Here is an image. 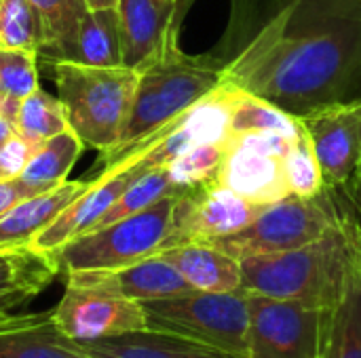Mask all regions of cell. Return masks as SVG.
Returning <instances> with one entry per match:
<instances>
[{"instance_id":"cell-4","label":"cell","mask_w":361,"mask_h":358,"mask_svg":"<svg viewBox=\"0 0 361 358\" xmlns=\"http://www.w3.org/2000/svg\"><path fill=\"white\" fill-rule=\"evenodd\" d=\"M57 87L68 129L85 143L108 152L121 137L131 110L140 72L114 65H85L74 61L44 63Z\"/></svg>"},{"instance_id":"cell-13","label":"cell","mask_w":361,"mask_h":358,"mask_svg":"<svg viewBox=\"0 0 361 358\" xmlns=\"http://www.w3.org/2000/svg\"><path fill=\"white\" fill-rule=\"evenodd\" d=\"M300 120L311 135L326 184L349 186L361 154V97L322 106Z\"/></svg>"},{"instance_id":"cell-36","label":"cell","mask_w":361,"mask_h":358,"mask_svg":"<svg viewBox=\"0 0 361 358\" xmlns=\"http://www.w3.org/2000/svg\"><path fill=\"white\" fill-rule=\"evenodd\" d=\"M351 181L355 184V190H357V205H360V213H361V154H360L357 165H355V173H353V179H351Z\"/></svg>"},{"instance_id":"cell-33","label":"cell","mask_w":361,"mask_h":358,"mask_svg":"<svg viewBox=\"0 0 361 358\" xmlns=\"http://www.w3.org/2000/svg\"><path fill=\"white\" fill-rule=\"evenodd\" d=\"M23 198H27V194L19 179H0V215Z\"/></svg>"},{"instance_id":"cell-35","label":"cell","mask_w":361,"mask_h":358,"mask_svg":"<svg viewBox=\"0 0 361 358\" xmlns=\"http://www.w3.org/2000/svg\"><path fill=\"white\" fill-rule=\"evenodd\" d=\"M85 2L91 11H95V8H114L118 0H85Z\"/></svg>"},{"instance_id":"cell-8","label":"cell","mask_w":361,"mask_h":358,"mask_svg":"<svg viewBox=\"0 0 361 358\" xmlns=\"http://www.w3.org/2000/svg\"><path fill=\"white\" fill-rule=\"evenodd\" d=\"M298 135L279 131L231 135L216 181L260 207L290 196L286 156Z\"/></svg>"},{"instance_id":"cell-30","label":"cell","mask_w":361,"mask_h":358,"mask_svg":"<svg viewBox=\"0 0 361 358\" xmlns=\"http://www.w3.org/2000/svg\"><path fill=\"white\" fill-rule=\"evenodd\" d=\"M176 192H184L176 186V181L171 179L169 169L163 167H154L150 171H146L144 175H140L123 194L121 198L110 207V211L97 222L95 228L112 224L116 219H123L127 215H133L137 211H144L148 207H152L154 203H159L165 196H171Z\"/></svg>"},{"instance_id":"cell-26","label":"cell","mask_w":361,"mask_h":358,"mask_svg":"<svg viewBox=\"0 0 361 358\" xmlns=\"http://www.w3.org/2000/svg\"><path fill=\"white\" fill-rule=\"evenodd\" d=\"M36 53L0 49V114L15 122L19 103L38 89Z\"/></svg>"},{"instance_id":"cell-16","label":"cell","mask_w":361,"mask_h":358,"mask_svg":"<svg viewBox=\"0 0 361 358\" xmlns=\"http://www.w3.org/2000/svg\"><path fill=\"white\" fill-rule=\"evenodd\" d=\"M116 13L123 65L137 72L159 57L171 34L180 30L182 21L180 0H118Z\"/></svg>"},{"instance_id":"cell-5","label":"cell","mask_w":361,"mask_h":358,"mask_svg":"<svg viewBox=\"0 0 361 358\" xmlns=\"http://www.w3.org/2000/svg\"><path fill=\"white\" fill-rule=\"evenodd\" d=\"M178 198L180 192L161 198L144 211L72 238L51 253L59 274L116 270L159 255L173 230Z\"/></svg>"},{"instance_id":"cell-12","label":"cell","mask_w":361,"mask_h":358,"mask_svg":"<svg viewBox=\"0 0 361 358\" xmlns=\"http://www.w3.org/2000/svg\"><path fill=\"white\" fill-rule=\"evenodd\" d=\"M53 310L57 327L76 342H93L148 329L140 302L99 289L66 287Z\"/></svg>"},{"instance_id":"cell-22","label":"cell","mask_w":361,"mask_h":358,"mask_svg":"<svg viewBox=\"0 0 361 358\" xmlns=\"http://www.w3.org/2000/svg\"><path fill=\"white\" fill-rule=\"evenodd\" d=\"M85 143L74 131L66 129L34 148L23 173L17 177L27 196L47 192L63 184L80 158Z\"/></svg>"},{"instance_id":"cell-31","label":"cell","mask_w":361,"mask_h":358,"mask_svg":"<svg viewBox=\"0 0 361 358\" xmlns=\"http://www.w3.org/2000/svg\"><path fill=\"white\" fill-rule=\"evenodd\" d=\"M286 181L290 194L313 198L326 192L328 184L307 129L296 137L286 156Z\"/></svg>"},{"instance_id":"cell-27","label":"cell","mask_w":361,"mask_h":358,"mask_svg":"<svg viewBox=\"0 0 361 358\" xmlns=\"http://www.w3.org/2000/svg\"><path fill=\"white\" fill-rule=\"evenodd\" d=\"M13 124L15 133L32 146H40L42 141L68 129L66 112L59 97L49 95L40 87L19 103Z\"/></svg>"},{"instance_id":"cell-28","label":"cell","mask_w":361,"mask_h":358,"mask_svg":"<svg viewBox=\"0 0 361 358\" xmlns=\"http://www.w3.org/2000/svg\"><path fill=\"white\" fill-rule=\"evenodd\" d=\"M44 46V23L30 0H0V49L40 53Z\"/></svg>"},{"instance_id":"cell-1","label":"cell","mask_w":361,"mask_h":358,"mask_svg":"<svg viewBox=\"0 0 361 358\" xmlns=\"http://www.w3.org/2000/svg\"><path fill=\"white\" fill-rule=\"evenodd\" d=\"M361 76V0H290L222 65V82L296 116L345 99Z\"/></svg>"},{"instance_id":"cell-25","label":"cell","mask_w":361,"mask_h":358,"mask_svg":"<svg viewBox=\"0 0 361 358\" xmlns=\"http://www.w3.org/2000/svg\"><path fill=\"white\" fill-rule=\"evenodd\" d=\"M68 61L85 63V65H102V68L123 65L116 6L89 11L80 27L78 42Z\"/></svg>"},{"instance_id":"cell-19","label":"cell","mask_w":361,"mask_h":358,"mask_svg":"<svg viewBox=\"0 0 361 358\" xmlns=\"http://www.w3.org/2000/svg\"><path fill=\"white\" fill-rule=\"evenodd\" d=\"M78 346L91 358H241L154 329H142L93 342H78Z\"/></svg>"},{"instance_id":"cell-29","label":"cell","mask_w":361,"mask_h":358,"mask_svg":"<svg viewBox=\"0 0 361 358\" xmlns=\"http://www.w3.org/2000/svg\"><path fill=\"white\" fill-rule=\"evenodd\" d=\"M228 139L224 141H203L186 148L176 158H171L165 167L171 173V179L180 190H190L197 186H205L218 179Z\"/></svg>"},{"instance_id":"cell-21","label":"cell","mask_w":361,"mask_h":358,"mask_svg":"<svg viewBox=\"0 0 361 358\" xmlns=\"http://www.w3.org/2000/svg\"><path fill=\"white\" fill-rule=\"evenodd\" d=\"M195 291L228 293L241 289V262L209 243H184L159 253Z\"/></svg>"},{"instance_id":"cell-32","label":"cell","mask_w":361,"mask_h":358,"mask_svg":"<svg viewBox=\"0 0 361 358\" xmlns=\"http://www.w3.org/2000/svg\"><path fill=\"white\" fill-rule=\"evenodd\" d=\"M36 146L25 141L21 135H13L0 146V179H17Z\"/></svg>"},{"instance_id":"cell-14","label":"cell","mask_w":361,"mask_h":358,"mask_svg":"<svg viewBox=\"0 0 361 358\" xmlns=\"http://www.w3.org/2000/svg\"><path fill=\"white\" fill-rule=\"evenodd\" d=\"M66 287L99 289L112 295H121L133 302H152L176 298L195 291L184 276L161 255L146 257L125 268L97 270V272H72L63 276Z\"/></svg>"},{"instance_id":"cell-18","label":"cell","mask_w":361,"mask_h":358,"mask_svg":"<svg viewBox=\"0 0 361 358\" xmlns=\"http://www.w3.org/2000/svg\"><path fill=\"white\" fill-rule=\"evenodd\" d=\"M0 358H91L55 323L53 310L0 321Z\"/></svg>"},{"instance_id":"cell-3","label":"cell","mask_w":361,"mask_h":358,"mask_svg":"<svg viewBox=\"0 0 361 358\" xmlns=\"http://www.w3.org/2000/svg\"><path fill=\"white\" fill-rule=\"evenodd\" d=\"M347 215L343 213L332 230L305 247L241 260V289L315 308L330 306L341 293L351 253Z\"/></svg>"},{"instance_id":"cell-7","label":"cell","mask_w":361,"mask_h":358,"mask_svg":"<svg viewBox=\"0 0 361 358\" xmlns=\"http://www.w3.org/2000/svg\"><path fill=\"white\" fill-rule=\"evenodd\" d=\"M343 211L328 196V192L305 198L286 196L262 211L239 232L212 241L209 245L237 257L239 262L256 255H273L305 247L322 238L341 222Z\"/></svg>"},{"instance_id":"cell-34","label":"cell","mask_w":361,"mask_h":358,"mask_svg":"<svg viewBox=\"0 0 361 358\" xmlns=\"http://www.w3.org/2000/svg\"><path fill=\"white\" fill-rule=\"evenodd\" d=\"M15 135V124L8 120V118H4L2 114H0V146L6 141V139H11Z\"/></svg>"},{"instance_id":"cell-37","label":"cell","mask_w":361,"mask_h":358,"mask_svg":"<svg viewBox=\"0 0 361 358\" xmlns=\"http://www.w3.org/2000/svg\"><path fill=\"white\" fill-rule=\"evenodd\" d=\"M161 2H178V0H161Z\"/></svg>"},{"instance_id":"cell-17","label":"cell","mask_w":361,"mask_h":358,"mask_svg":"<svg viewBox=\"0 0 361 358\" xmlns=\"http://www.w3.org/2000/svg\"><path fill=\"white\" fill-rule=\"evenodd\" d=\"M89 179H66L53 190L27 196L0 215V249H27L87 188Z\"/></svg>"},{"instance_id":"cell-23","label":"cell","mask_w":361,"mask_h":358,"mask_svg":"<svg viewBox=\"0 0 361 358\" xmlns=\"http://www.w3.org/2000/svg\"><path fill=\"white\" fill-rule=\"evenodd\" d=\"M44 23V46L38 57L44 63L68 61L76 42L80 27L89 15L85 0H30Z\"/></svg>"},{"instance_id":"cell-9","label":"cell","mask_w":361,"mask_h":358,"mask_svg":"<svg viewBox=\"0 0 361 358\" xmlns=\"http://www.w3.org/2000/svg\"><path fill=\"white\" fill-rule=\"evenodd\" d=\"M247 358H317L324 308L247 293Z\"/></svg>"},{"instance_id":"cell-24","label":"cell","mask_w":361,"mask_h":358,"mask_svg":"<svg viewBox=\"0 0 361 358\" xmlns=\"http://www.w3.org/2000/svg\"><path fill=\"white\" fill-rule=\"evenodd\" d=\"M224 91L231 110V135L258 133V131H279L288 135L302 133L305 124L300 116L243 89L224 84Z\"/></svg>"},{"instance_id":"cell-15","label":"cell","mask_w":361,"mask_h":358,"mask_svg":"<svg viewBox=\"0 0 361 358\" xmlns=\"http://www.w3.org/2000/svg\"><path fill=\"white\" fill-rule=\"evenodd\" d=\"M349 217L351 253L338 298L324 308L317 358H361V226Z\"/></svg>"},{"instance_id":"cell-10","label":"cell","mask_w":361,"mask_h":358,"mask_svg":"<svg viewBox=\"0 0 361 358\" xmlns=\"http://www.w3.org/2000/svg\"><path fill=\"white\" fill-rule=\"evenodd\" d=\"M260 211V205H254L218 181L184 190L178 198L173 230L165 249L184 243H212L231 236L243 230Z\"/></svg>"},{"instance_id":"cell-2","label":"cell","mask_w":361,"mask_h":358,"mask_svg":"<svg viewBox=\"0 0 361 358\" xmlns=\"http://www.w3.org/2000/svg\"><path fill=\"white\" fill-rule=\"evenodd\" d=\"M180 30L171 34L157 59L140 70L131 110L112 150L102 152L99 171L112 167L150 135L186 114L222 84V65L209 57H192L180 49Z\"/></svg>"},{"instance_id":"cell-11","label":"cell","mask_w":361,"mask_h":358,"mask_svg":"<svg viewBox=\"0 0 361 358\" xmlns=\"http://www.w3.org/2000/svg\"><path fill=\"white\" fill-rule=\"evenodd\" d=\"M146 171H150V167L144 158V152H135L91 177L89 188L32 241L30 249L51 255L72 238L93 230L97 222L110 211V207L121 198V194Z\"/></svg>"},{"instance_id":"cell-20","label":"cell","mask_w":361,"mask_h":358,"mask_svg":"<svg viewBox=\"0 0 361 358\" xmlns=\"http://www.w3.org/2000/svg\"><path fill=\"white\" fill-rule=\"evenodd\" d=\"M59 276L51 255L36 249H0V321L27 306Z\"/></svg>"},{"instance_id":"cell-6","label":"cell","mask_w":361,"mask_h":358,"mask_svg":"<svg viewBox=\"0 0 361 358\" xmlns=\"http://www.w3.org/2000/svg\"><path fill=\"white\" fill-rule=\"evenodd\" d=\"M142 306L148 329L247 358L250 300L243 289L228 293L190 291L176 298L144 302Z\"/></svg>"}]
</instances>
